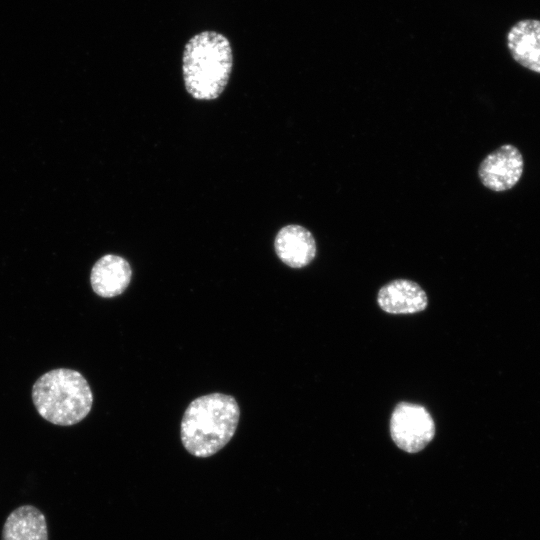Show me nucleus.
<instances>
[{
    "mask_svg": "<svg viewBox=\"0 0 540 540\" xmlns=\"http://www.w3.org/2000/svg\"><path fill=\"white\" fill-rule=\"evenodd\" d=\"M377 301L383 311L391 314L417 313L428 304L425 291L407 279H397L384 285L378 292Z\"/></svg>",
    "mask_w": 540,
    "mask_h": 540,
    "instance_id": "1a4fd4ad",
    "label": "nucleus"
},
{
    "mask_svg": "<svg viewBox=\"0 0 540 540\" xmlns=\"http://www.w3.org/2000/svg\"><path fill=\"white\" fill-rule=\"evenodd\" d=\"M2 540H48L44 514L32 505L14 509L4 523Z\"/></svg>",
    "mask_w": 540,
    "mask_h": 540,
    "instance_id": "9d476101",
    "label": "nucleus"
},
{
    "mask_svg": "<svg viewBox=\"0 0 540 540\" xmlns=\"http://www.w3.org/2000/svg\"><path fill=\"white\" fill-rule=\"evenodd\" d=\"M274 248L279 259L292 268L307 266L316 255L313 235L300 225L281 228L275 237Z\"/></svg>",
    "mask_w": 540,
    "mask_h": 540,
    "instance_id": "423d86ee",
    "label": "nucleus"
},
{
    "mask_svg": "<svg viewBox=\"0 0 540 540\" xmlns=\"http://www.w3.org/2000/svg\"><path fill=\"white\" fill-rule=\"evenodd\" d=\"M187 92L198 100L216 99L225 89L233 65L228 39L214 31L193 36L185 45L182 59Z\"/></svg>",
    "mask_w": 540,
    "mask_h": 540,
    "instance_id": "f03ea898",
    "label": "nucleus"
},
{
    "mask_svg": "<svg viewBox=\"0 0 540 540\" xmlns=\"http://www.w3.org/2000/svg\"><path fill=\"white\" fill-rule=\"evenodd\" d=\"M239 417L238 403L230 395L212 393L196 398L181 421L184 448L195 457L214 455L233 437Z\"/></svg>",
    "mask_w": 540,
    "mask_h": 540,
    "instance_id": "f257e3e1",
    "label": "nucleus"
},
{
    "mask_svg": "<svg viewBox=\"0 0 540 540\" xmlns=\"http://www.w3.org/2000/svg\"><path fill=\"white\" fill-rule=\"evenodd\" d=\"M523 168L524 160L520 150L512 144H504L482 160L478 176L486 188L502 192L518 183Z\"/></svg>",
    "mask_w": 540,
    "mask_h": 540,
    "instance_id": "39448f33",
    "label": "nucleus"
},
{
    "mask_svg": "<svg viewBox=\"0 0 540 540\" xmlns=\"http://www.w3.org/2000/svg\"><path fill=\"white\" fill-rule=\"evenodd\" d=\"M131 276L132 270L127 260L118 255L106 254L93 265L90 283L98 296L112 298L126 290Z\"/></svg>",
    "mask_w": 540,
    "mask_h": 540,
    "instance_id": "0eeeda50",
    "label": "nucleus"
},
{
    "mask_svg": "<svg viewBox=\"0 0 540 540\" xmlns=\"http://www.w3.org/2000/svg\"><path fill=\"white\" fill-rule=\"evenodd\" d=\"M32 400L45 420L59 426H71L89 414L93 394L80 372L58 368L36 380L32 387Z\"/></svg>",
    "mask_w": 540,
    "mask_h": 540,
    "instance_id": "7ed1b4c3",
    "label": "nucleus"
},
{
    "mask_svg": "<svg viewBox=\"0 0 540 540\" xmlns=\"http://www.w3.org/2000/svg\"><path fill=\"white\" fill-rule=\"evenodd\" d=\"M507 47L518 64L540 74V20L515 23L507 33Z\"/></svg>",
    "mask_w": 540,
    "mask_h": 540,
    "instance_id": "6e6552de",
    "label": "nucleus"
},
{
    "mask_svg": "<svg viewBox=\"0 0 540 540\" xmlns=\"http://www.w3.org/2000/svg\"><path fill=\"white\" fill-rule=\"evenodd\" d=\"M390 433L400 449L415 453L426 447L433 439L435 424L425 407L400 402L391 415Z\"/></svg>",
    "mask_w": 540,
    "mask_h": 540,
    "instance_id": "20e7f679",
    "label": "nucleus"
}]
</instances>
